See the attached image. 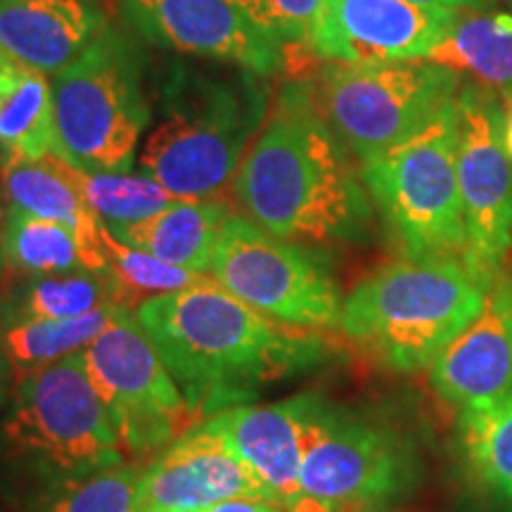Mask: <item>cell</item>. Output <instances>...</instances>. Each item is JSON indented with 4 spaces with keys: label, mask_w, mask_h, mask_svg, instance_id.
<instances>
[{
    "label": "cell",
    "mask_w": 512,
    "mask_h": 512,
    "mask_svg": "<svg viewBox=\"0 0 512 512\" xmlns=\"http://www.w3.org/2000/svg\"><path fill=\"white\" fill-rule=\"evenodd\" d=\"M143 463H117L64 479L38 491L31 512H133L138 508Z\"/></svg>",
    "instance_id": "83f0119b"
},
{
    "label": "cell",
    "mask_w": 512,
    "mask_h": 512,
    "mask_svg": "<svg viewBox=\"0 0 512 512\" xmlns=\"http://www.w3.org/2000/svg\"><path fill=\"white\" fill-rule=\"evenodd\" d=\"M249 19L278 46H309L325 0H238Z\"/></svg>",
    "instance_id": "f546056e"
},
{
    "label": "cell",
    "mask_w": 512,
    "mask_h": 512,
    "mask_svg": "<svg viewBox=\"0 0 512 512\" xmlns=\"http://www.w3.org/2000/svg\"><path fill=\"white\" fill-rule=\"evenodd\" d=\"M107 24L100 0H0V50L55 76Z\"/></svg>",
    "instance_id": "ac0fdd59"
},
{
    "label": "cell",
    "mask_w": 512,
    "mask_h": 512,
    "mask_svg": "<svg viewBox=\"0 0 512 512\" xmlns=\"http://www.w3.org/2000/svg\"><path fill=\"white\" fill-rule=\"evenodd\" d=\"M456 17L411 0H325L306 48L339 64L427 60Z\"/></svg>",
    "instance_id": "5bb4252c"
},
{
    "label": "cell",
    "mask_w": 512,
    "mask_h": 512,
    "mask_svg": "<svg viewBox=\"0 0 512 512\" xmlns=\"http://www.w3.org/2000/svg\"><path fill=\"white\" fill-rule=\"evenodd\" d=\"M12 380H15V370H12V363L8 358V351H5L3 342V323H0V406L8 401Z\"/></svg>",
    "instance_id": "d6a6232c"
},
{
    "label": "cell",
    "mask_w": 512,
    "mask_h": 512,
    "mask_svg": "<svg viewBox=\"0 0 512 512\" xmlns=\"http://www.w3.org/2000/svg\"><path fill=\"white\" fill-rule=\"evenodd\" d=\"M430 62L475 76V83L512 102V15L458 12L456 22L432 50Z\"/></svg>",
    "instance_id": "7402d4cb"
},
{
    "label": "cell",
    "mask_w": 512,
    "mask_h": 512,
    "mask_svg": "<svg viewBox=\"0 0 512 512\" xmlns=\"http://www.w3.org/2000/svg\"><path fill=\"white\" fill-rule=\"evenodd\" d=\"M361 178L401 256H456L465 261L456 100L406 143L361 162Z\"/></svg>",
    "instance_id": "52a82bcc"
},
{
    "label": "cell",
    "mask_w": 512,
    "mask_h": 512,
    "mask_svg": "<svg viewBox=\"0 0 512 512\" xmlns=\"http://www.w3.org/2000/svg\"><path fill=\"white\" fill-rule=\"evenodd\" d=\"M133 512H152V510H147V508H136Z\"/></svg>",
    "instance_id": "8d00e7d4"
},
{
    "label": "cell",
    "mask_w": 512,
    "mask_h": 512,
    "mask_svg": "<svg viewBox=\"0 0 512 512\" xmlns=\"http://www.w3.org/2000/svg\"><path fill=\"white\" fill-rule=\"evenodd\" d=\"M233 209L221 197L209 200H176L169 209L133 226L110 230L126 245L143 249L166 264L204 275L211 268L221 230Z\"/></svg>",
    "instance_id": "d6986e66"
},
{
    "label": "cell",
    "mask_w": 512,
    "mask_h": 512,
    "mask_svg": "<svg viewBox=\"0 0 512 512\" xmlns=\"http://www.w3.org/2000/svg\"><path fill=\"white\" fill-rule=\"evenodd\" d=\"M143 38L107 24L91 48L53 76V155L83 171L124 174L152 121Z\"/></svg>",
    "instance_id": "5b68a950"
},
{
    "label": "cell",
    "mask_w": 512,
    "mask_h": 512,
    "mask_svg": "<svg viewBox=\"0 0 512 512\" xmlns=\"http://www.w3.org/2000/svg\"><path fill=\"white\" fill-rule=\"evenodd\" d=\"M117 422L91 382L83 351L15 382L0 420V463L50 486L124 463Z\"/></svg>",
    "instance_id": "8992f818"
},
{
    "label": "cell",
    "mask_w": 512,
    "mask_h": 512,
    "mask_svg": "<svg viewBox=\"0 0 512 512\" xmlns=\"http://www.w3.org/2000/svg\"><path fill=\"white\" fill-rule=\"evenodd\" d=\"M313 91L332 131L358 162H366L406 143L451 105L460 74L430 60L330 62L318 72Z\"/></svg>",
    "instance_id": "ba28073f"
},
{
    "label": "cell",
    "mask_w": 512,
    "mask_h": 512,
    "mask_svg": "<svg viewBox=\"0 0 512 512\" xmlns=\"http://www.w3.org/2000/svg\"><path fill=\"white\" fill-rule=\"evenodd\" d=\"M53 83L48 74L0 50V162L53 155Z\"/></svg>",
    "instance_id": "ffe728a7"
},
{
    "label": "cell",
    "mask_w": 512,
    "mask_h": 512,
    "mask_svg": "<svg viewBox=\"0 0 512 512\" xmlns=\"http://www.w3.org/2000/svg\"><path fill=\"white\" fill-rule=\"evenodd\" d=\"M230 195L242 216L297 245L356 242L373 221L361 169L325 121L309 79L280 86Z\"/></svg>",
    "instance_id": "6da1fadb"
},
{
    "label": "cell",
    "mask_w": 512,
    "mask_h": 512,
    "mask_svg": "<svg viewBox=\"0 0 512 512\" xmlns=\"http://www.w3.org/2000/svg\"><path fill=\"white\" fill-rule=\"evenodd\" d=\"M311 403V394L266 406L240 403L204 420L264 479L273 505L287 512L302 501L304 427Z\"/></svg>",
    "instance_id": "e0dca14e"
},
{
    "label": "cell",
    "mask_w": 512,
    "mask_h": 512,
    "mask_svg": "<svg viewBox=\"0 0 512 512\" xmlns=\"http://www.w3.org/2000/svg\"><path fill=\"white\" fill-rule=\"evenodd\" d=\"M271 110L266 76L219 62L169 60L155 79L143 174L176 200L230 188Z\"/></svg>",
    "instance_id": "3957f363"
},
{
    "label": "cell",
    "mask_w": 512,
    "mask_h": 512,
    "mask_svg": "<svg viewBox=\"0 0 512 512\" xmlns=\"http://www.w3.org/2000/svg\"><path fill=\"white\" fill-rule=\"evenodd\" d=\"M117 309L119 304H107L86 316L67 320L0 318L5 351H8L12 370H15V382L86 349L110 325Z\"/></svg>",
    "instance_id": "cb8c5ba5"
},
{
    "label": "cell",
    "mask_w": 512,
    "mask_h": 512,
    "mask_svg": "<svg viewBox=\"0 0 512 512\" xmlns=\"http://www.w3.org/2000/svg\"><path fill=\"white\" fill-rule=\"evenodd\" d=\"M200 512H280L278 505L266 501H254V498H235V501H223L204 508Z\"/></svg>",
    "instance_id": "4dcf8cb0"
},
{
    "label": "cell",
    "mask_w": 512,
    "mask_h": 512,
    "mask_svg": "<svg viewBox=\"0 0 512 512\" xmlns=\"http://www.w3.org/2000/svg\"><path fill=\"white\" fill-rule=\"evenodd\" d=\"M102 252H105L107 268L119 290V304L133 309L147 299L169 294L183 287L200 283L204 275L185 271L181 266L166 264L157 256L136 249L114 238L107 228H102Z\"/></svg>",
    "instance_id": "f1b7e54d"
},
{
    "label": "cell",
    "mask_w": 512,
    "mask_h": 512,
    "mask_svg": "<svg viewBox=\"0 0 512 512\" xmlns=\"http://www.w3.org/2000/svg\"><path fill=\"white\" fill-rule=\"evenodd\" d=\"M235 498L273 505V496L226 437L207 422L192 427L145 465L138 508L152 512H200Z\"/></svg>",
    "instance_id": "9a60e30c"
},
{
    "label": "cell",
    "mask_w": 512,
    "mask_h": 512,
    "mask_svg": "<svg viewBox=\"0 0 512 512\" xmlns=\"http://www.w3.org/2000/svg\"><path fill=\"white\" fill-rule=\"evenodd\" d=\"M505 131H503V138H505V147H508L510 157H512V102L508 105V110H505Z\"/></svg>",
    "instance_id": "836d02e7"
},
{
    "label": "cell",
    "mask_w": 512,
    "mask_h": 512,
    "mask_svg": "<svg viewBox=\"0 0 512 512\" xmlns=\"http://www.w3.org/2000/svg\"><path fill=\"white\" fill-rule=\"evenodd\" d=\"M458 432L475 475L512 503V389L501 399L460 411Z\"/></svg>",
    "instance_id": "4316f807"
},
{
    "label": "cell",
    "mask_w": 512,
    "mask_h": 512,
    "mask_svg": "<svg viewBox=\"0 0 512 512\" xmlns=\"http://www.w3.org/2000/svg\"><path fill=\"white\" fill-rule=\"evenodd\" d=\"M0 266L29 278L74 271H110L107 264H102L83 247L72 228L24 214L19 209H5L3 233H0Z\"/></svg>",
    "instance_id": "603a6c76"
},
{
    "label": "cell",
    "mask_w": 512,
    "mask_h": 512,
    "mask_svg": "<svg viewBox=\"0 0 512 512\" xmlns=\"http://www.w3.org/2000/svg\"><path fill=\"white\" fill-rule=\"evenodd\" d=\"M107 304H119V290L110 271L41 275L19 287L15 297L3 306L0 318L67 320L81 318Z\"/></svg>",
    "instance_id": "484cf974"
},
{
    "label": "cell",
    "mask_w": 512,
    "mask_h": 512,
    "mask_svg": "<svg viewBox=\"0 0 512 512\" xmlns=\"http://www.w3.org/2000/svg\"><path fill=\"white\" fill-rule=\"evenodd\" d=\"M399 434L313 396L304 427L302 501L330 512L377 510L413 482Z\"/></svg>",
    "instance_id": "8fae6325"
},
{
    "label": "cell",
    "mask_w": 512,
    "mask_h": 512,
    "mask_svg": "<svg viewBox=\"0 0 512 512\" xmlns=\"http://www.w3.org/2000/svg\"><path fill=\"white\" fill-rule=\"evenodd\" d=\"M411 3L427 5V8H446L456 12H482L491 8L494 0H411Z\"/></svg>",
    "instance_id": "1f68e13d"
},
{
    "label": "cell",
    "mask_w": 512,
    "mask_h": 512,
    "mask_svg": "<svg viewBox=\"0 0 512 512\" xmlns=\"http://www.w3.org/2000/svg\"><path fill=\"white\" fill-rule=\"evenodd\" d=\"M133 313L200 422L325 354L320 330L278 323L214 278L147 299Z\"/></svg>",
    "instance_id": "7a4b0ae2"
},
{
    "label": "cell",
    "mask_w": 512,
    "mask_h": 512,
    "mask_svg": "<svg viewBox=\"0 0 512 512\" xmlns=\"http://www.w3.org/2000/svg\"><path fill=\"white\" fill-rule=\"evenodd\" d=\"M55 157V155H53ZM57 169L74 185L83 202L102 221V226L117 230L133 226L159 211L169 209L176 197L147 174H110V171H83L55 157Z\"/></svg>",
    "instance_id": "d4e9b609"
},
{
    "label": "cell",
    "mask_w": 512,
    "mask_h": 512,
    "mask_svg": "<svg viewBox=\"0 0 512 512\" xmlns=\"http://www.w3.org/2000/svg\"><path fill=\"white\" fill-rule=\"evenodd\" d=\"M209 273L240 302L278 323L306 330L339 325L344 299L328 264L309 247L275 238L242 214L223 226Z\"/></svg>",
    "instance_id": "9c48e42d"
},
{
    "label": "cell",
    "mask_w": 512,
    "mask_h": 512,
    "mask_svg": "<svg viewBox=\"0 0 512 512\" xmlns=\"http://www.w3.org/2000/svg\"><path fill=\"white\" fill-rule=\"evenodd\" d=\"M456 105L465 264L491 287L512 247V157L503 138L505 110L503 100L482 83L460 88Z\"/></svg>",
    "instance_id": "7c38bea8"
},
{
    "label": "cell",
    "mask_w": 512,
    "mask_h": 512,
    "mask_svg": "<svg viewBox=\"0 0 512 512\" xmlns=\"http://www.w3.org/2000/svg\"><path fill=\"white\" fill-rule=\"evenodd\" d=\"M486 287L456 256H401L342 302L339 328L389 370L430 368L484 309Z\"/></svg>",
    "instance_id": "277c9868"
},
{
    "label": "cell",
    "mask_w": 512,
    "mask_h": 512,
    "mask_svg": "<svg viewBox=\"0 0 512 512\" xmlns=\"http://www.w3.org/2000/svg\"><path fill=\"white\" fill-rule=\"evenodd\" d=\"M290 512H330V510L320 508V505L311 503V501H299L297 505H294V508H292Z\"/></svg>",
    "instance_id": "e575fe53"
},
{
    "label": "cell",
    "mask_w": 512,
    "mask_h": 512,
    "mask_svg": "<svg viewBox=\"0 0 512 512\" xmlns=\"http://www.w3.org/2000/svg\"><path fill=\"white\" fill-rule=\"evenodd\" d=\"M3 223H5V209H3V202H0V233H3Z\"/></svg>",
    "instance_id": "d590c367"
},
{
    "label": "cell",
    "mask_w": 512,
    "mask_h": 512,
    "mask_svg": "<svg viewBox=\"0 0 512 512\" xmlns=\"http://www.w3.org/2000/svg\"><path fill=\"white\" fill-rule=\"evenodd\" d=\"M121 19L152 46L261 76L283 72L285 48L268 38L238 0H119Z\"/></svg>",
    "instance_id": "4fadbf2b"
},
{
    "label": "cell",
    "mask_w": 512,
    "mask_h": 512,
    "mask_svg": "<svg viewBox=\"0 0 512 512\" xmlns=\"http://www.w3.org/2000/svg\"><path fill=\"white\" fill-rule=\"evenodd\" d=\"M430 382L458 411L501 399L512 389V273L486 292L484 309L430 366Z\"/></svg>",
    "instance_id": "2e32d148"
},
{
    "label": "cell",
    "mask_w": 512,
    "mask_h": 512,
    "mask_svg": "<svg viewBox=\"0 0 512 512\" xmlns=\"http://www.w3.org/2000/svg\"><path fill=\"white\" fill-rule=\"evenodd\" d=\"M83 363L114 415L126 453H159L202 425L155 342L126 306H119L110 325L83 349Z\"/></svg>",
    "instance_id": "30bf717a"
},
{
    "label": "cell",
    "mask_w": 512,
    "mask_h": 512,
    "mask_svg": "<svg viewBox=\"0 0 512 512\" xmlns=\"http://www.w3.org/2000/svg\"><path fill=\"white\" fill-rule=\"evenodd\" d=\"M0 181H3L8 209H19L24 214L72 228L83 247L102 264H107L105 252H102V228L105 226L57 169L53 155L38 162H0Z\"/></svg>",
    "instance_id": "44dd1931"
}]
</instances>
